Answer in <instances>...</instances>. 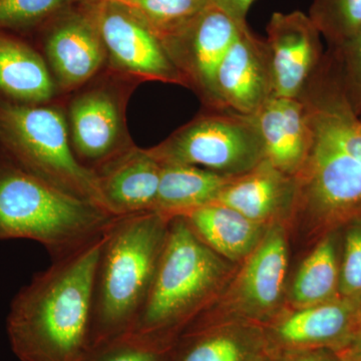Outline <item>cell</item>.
<instances>
[{"mask_svg": "<svg viewBox=\"0 0 361 361\" xmlns=\"http://www.w3.org/2000/svg\"><path fill=\"white\" fill-rule=\"evenodd\" d=\"M161 166L155 212L169 220L214 203L234 178L195 166Z\"/></svg>", "mask_w": 361, "mask_h": 361, "instance_id": "cell-21", "label": "cell"}, {"mask_svg": "<svg viewBox=\"0 0 361 361\" xmlns=\"http://www.w3.org/2000/svg\"><path fill=\"white\" fill-rule=\"evenodd\" d=\"M357 324H358V329L360 330L361 329V304L360 306V310H358L357 312Z\"/></svg>", "mask_w": 361, "mask_h": 361, "instance_id": "cell-34", "label": "cell"}, {"mask_svg": "<svg viewBox=\"0 0 361 361\" xmlns=\"http://www.w3.org/2000/svg\"><path fill=\"white\" fill-rule=\"evenodd\" d=\"M299 99L307 111L310 146L295 176L293 218L326 228L360 220L361 121L326 54Z\"/></svg>", "mask_w": 361, "mask_h": 361, "instance_id": "cell-1", "label": "cell"}, {"mask_svg": "<svg viewBox=\"0 0 361 361\" xmlns=\"http://www.w3.org/2000/svg\"><path fill=\"white\" fill-rule=\"evenodd\" d=\"M267 35L274 96L300 97L324 56L319 30L301 11L275 13Z\"/></svg>", "mask_w": 361, "mask_h": 361, "instance_id": "cell-13", "label": "cell"}, {"mask_svg": "<svg viewBox=\"0 0 361 361\" xmlns=\"http://www.w3.org/2000/svg\"><path fill=\"white\" fill-rule=\"evenodd\" d=\"M118 1H126V0H118Z\"/></svg>", "mask_w": 361, "mask_h": 361, "instance_id": "cell-35", "label": "cell"}, {"mask_svg": "<svg viewBox=\"0 0 361 361\" xmlns=\"http://www.w3.org/2000/svg\"><path fill=\"white\" fill-rule=\"evenodd\" d=\"M161 165H187L225 176H240L265 160L253 115L230 110L200 114L148 149Z\"/></svg>", "mask_w": 361, "mask_h": 361, "instance_id": "cell-7", "label": "cell"}, {"mask_svg": "<svg viewBox=\"0 0 361 361\" xmlns=\"http://www.w3.org/2000/svg\"><path fill=\"white\" fill-rule=\"evenodd\" d=\"M231 265L182 217L173 218L148 296L128 334L172 346L176 334L219 298L231 277Z\"/></svg>", "mask_w": 361, "mask_h": 361, "instance_id": "cell-3", "label": "cell"}, {"mask_svg": "<svg viewBox=\"0 0 361 361\" xmlns=\"http://www.w3.org/2000/svg\"><path fill=\"white\" fill-rule=\"evenodd\" d=\"M179 217L209 248L231 263L243 262L269 228L219 203L209 204Z\"/></svg>", "mask_w": 361, "mask_h": 361, "instance_id": "cell-19", "label": "cell"}, {"mask_svg": "<svg viewBox=\"0 0 361 361\" xmlns=\"http://www.w3.org/2000/svg\"><path fill=\"white\" fill-rule=\"evenodd\" d=\"M172 348L126 334L92 346L80 361H172Z\"/></svg>", "mask_w": 361, "mask_h": 361, "instance_id": "cell-27", "label": "cell"}, {"mask_svg": "<svg viewBox=\"0 0 361 361\" xmlns=\"http://www.w3.org/2000/svg\"><path fill=\"white\" fill-rule=\"evenodd\" d=\"M338 361H361V356L348 348L338 353Z\"/></svg>", "mask_w": 361, "mask_h": 361, "instance_id": "cell-31", "label": "cell"}, {"mask_svg": "<svg viewBox=\"0 0 361 361\" xmlns=\"http://www.w3.org/2000/svg\"><path fill=\"white\" fill-rule=\"evenodd\" d=\"M329 54L342 92L356 115L361 113V30Z\"/></svg>", "mask_w": 361, "mask_h": 361, "instance_id": "cell-28", "label": "cell"}, {"mask_svg": "<svg viewBox=\"0 0 361 361\" xmlns=\"http://www.w3.org/2000/svg\"><path fill=\"white\" fill-rule=\"evenodd\" d=\"M92 0H0V30L30 32L73 7Z\"/></svg>", "mask_w": 361, "mask_h": 361, "instance_id": "cell-23", "label": "cell"}, {"mask_svg": "<svg viewBox=\"0 0 361 361\" xmlns=\"http://www.w3.org/2000/svg\"><path fill=\"white\" fill-rule=\"evenodd\" d=\"M104 236L54 260L14 297L6 329L21 361H80L90 350L94 275Z\"/></svg>", "mask_w": 361, "mask_h": 361, "instance_id": "cell-2", "label": "cell"}, {"mask_svg": "<svg viewBox=\"0 0 361 361\" xmlns=\"http://www.w3.org/2000/svg\"><path fill=\"white\" fill-rule=\"evenodd\" d=\"M361 300L338 297L308 307L296 308L277 323L278 338L290 345H317L353 337L357 332Z\"/></svg>", "mask_w": 361, "mask_h": 361, "instance_id": "cell-20", "label": "cell"}, {"mask_svg": "<svg viewBox=\"0 0 361 361\" xmlns=\"http://www.w3.org/2000/svg\"><path fill=\"white\" fill-rule=\"evenodd\" d=\"M92 13L106 52V68L142 82L186 87L160 35L133 7L118 0H94Z\"/></svg>", "mask_w": 361, "mask_h": 361, "instance_id": "cell-9", "label": "cell"}, {"mask_svg": "<svg viewBox=\"0 0 361 361\" xmlns=\"http://www.w3.org/2000/svg\"><path fill=\"white\" fill-rule=\"evenodd\" d=\"M293 361H330L329 358L325 357L322 355H317V353H312V355H307L302 356V357L298 358Z\"/></svg>", "mask_w": 361, "mask_h": 361, "instance_id": "cell-33", "label": "cell"}, {"mask_svg": "<svg viewBox=\"0 0 361 361\" xmlns=\"http://www.w3.org/2000/svg\"><path fill=\"white\" fill-rule=\"evenodd\" d=\"M153 27L161 39L177 32L194 20L211 0H126Z\"/></svg>", "mask_w": 361, "mask_h": 361, "instance_id": "cell-24", "label": "cell"}, {"mask_svg": "<svg viewBox=\"0 0 361 361\" xmlns=\"http://www.w3.org/2000/svg\"><path fill=\"white\" fill-rule=\"evenodd\" d=\"M341 264L337 258L336 240L323 238L297 271L290 292V307H308L341 297L339 294Z\"/></svg>", "mask_w": 361, "mask_h": 361, "instance_id": "cell-22", "label": "cell"}, {"mask_svg": "<svg viewBox=\"0 0 361 361\" xmlns=\"http://www.w3.org/2000/svg\"><path fill=\"white\" fill-rule=\"evenodd\" d=\"M161 166L148 149L133 146L94 171L104 210L114 217L155 212Z\"/></svg>", "mask_w": 361, "mask_h": 361, "instance_id": "cell-15", "label": "cell"}, {"mask_svg": "<svg viewBox=\"0 0 361 361\" xmlns=\"http://www.w3.org/2000/svg\"><path fill=\"white\" fill-rule=\"evenodd\" d=\"M360 116V121H361V113L360 114V116Z\"/></svg>", "mask_w": 361, "mask_h": 361, "instance_id": "cell-36", "label": "cell"}, {"mask_svg": "<svg viewBox=\"0 0 361 361\" xmlns=\"http://www.w3.org/2000/svg\"><path fill=\"white\" fill-rule=\"evenodd\" d=\"M216 92L223 109L254 115L274 96L272 68L266 40L248 25L240 27L216 75Z\"/></svg>", "mask_w": 361, "mask_h": 361, "instance_id": "cell-14", "label": "cell"}, {"mask_svg": "<svg viewBox=\"0 0 361 361\" xmlns=\"http://www.w3.org/2000/svg\"><path fill=\"white\" fill-rule=\"evenodd\" d=\"M116 218L0 156V240L39 242L54 261L101 238Z\"/></svg>", "mask_w": 361, "mask_h": 361, "instance_id": "cell-5", "label": "cell"}, {"mask_svg": "<svg viewBox=\"0 0 361 361\" xmlns=\"http://www.w3.org/2000/svg\"><path fill=\"white\" fill-rule=\"evenodd\" d=\"M0 156L59 191L104 208L96 176L75 158L63 106L56 102L28 104L0 97Z\"/></svg>", "mask_w": 361, "mask_h": 361, "instance_id": "cell-6", "label": "cell"}, {"mask_svg": "<svg viewBox=\"0 0 361 361\" xmlns=\"http://www.w3.org/2000/svg\"><path fill=\"white\" fill-rule=\"evenodd\" d=\"M310 18L329 47L361 30V0H314Z\"/></svg>", "mask_w": 361, "mask_h": 361, "instance_id": "cell-25", "label": "cell"}, {"mask_svg": "<svg viewBox=\"0 0 361 361\" xmlns=\"http://www.w3.org/2000/svg\"><path fill=\"white\" fill-rule=\"evenodd\" d=\"M287 241L284 224L270 226L243 261L228 290L218 298L219 302L215 301L213 305L226 307L240 317L256 319L276 312L284 299L289 260Z\"/></svg>", "mask_w": 361, "mask_h": 361, "instance_id": "cell-12", "label": "cell"}, {"mask_svg": "<svg viewBox=\"0 0 361 361\" xmlns=\"http://www.w3.org/2000/svg\"><path fill=\"white\" fill-rule=\"evenodd\" d=\"M242 25H245L211 4L184 27L161 39L186 87L194 90L207 109H223L216 92V75Z\"/></svg>", "mask_w": 361, "mask_h": 361, "instance_id": "cell-10", "label": "cell"}, {"mask_svg": "<svg viewBox=\"0 0 361 361\" xmlns=\"http://www.w3.org/2000/svg\"><path fill=\"white\" fill-rule=\"evenodd\" d=\"M170 221L157 212L118 217L104 233L94 275L90 348L132 329L153 283Z\"/></svg>", "mask_w": 361, "mask_h": 361, "instance_id": "cell-4", "label": "cell"}, {"mask_svg": "<svg viewBox=\"0 0 361 361\" xmlns=\"http://www.w3.org/2000/svg\"><path fill=\"white\" fill-rule=\"evenodd\" d=\"M344 239L339 272V294L361 300V219L350 223Z\"/></svg>", "mask_w": 361, "mask_h": 361, "instance_id": "cell-29", "label": "cell"}, {"mask_svg": "<svg viewBox=\"0 0 361 361\" xmlns=\"http://www.w3.org/2000/svg\"><path fill=\"white\" fill-rule=\"evenodd\" d=\"M92 1L73 7L44 25L42 54L59 96L80 89L106 68V52Z\"/></svg>", "mask_w": 361, "mask_h": 361, "instance_id": "cell-11", "label": "cell"}, {"mask_svg": "<svg viewBox=\"0 0 361 361\" xmlns=\"http://www.w3.org/2000/svg\"><path fill=\"white\" fill-rule=\"evenodd\" d=\"M351 339H353V342H351L350 348L361 356V329L355 332V336L351 337Z\"/></svg>", "mask_w": 361, "mask_h": 361, "instance_id": "cell-32", "label": "cell"}, {"mask_svg": "<svg viewBox=\"0 0 361 361\" xmlns=\"http://www.w3.org/2000/svg\"><path fill=\"white\" fill-rule=\"evenodd\" d=\"M296 192L295 177L284 174L264 160L245 174L233 178L214 203L270 227L293 218Z\"/></svg>", "mask_w": 361, "mask_h": 361, "instance_id": "cell-16", "label": "cell"}, {"mask_svg": "<svg viewBox=\"0 0 361 361\" xmlns=\"http://www.w3.org/2000/svg\"><path fill=\"white\" fill-rule=\"evenodd\" d=\"M139 82L108 68L71 92L63 106L73 154L94 173L135 142L128 130V102Z\"/></svg>", "mask_w": 361, "mask_h": 361, "instance_id": "cell-8", "label": "cell"}, {"mask_svg": "<svg viewBox=\"0 0 361 361\" xmlns=\"http://www.w3.org/2000/svg\"><path fill=\"white\" fill-rule=\"evenodd\" d=\"M265 161L295 177L310 146L307 111L299 97H271L253 115Z\"/></svg>", "mask_w": 361, "mask_h": 361, "instance_id": "cell-17", "label": "cell"}, {"mask_svg": "<svg viewBox=\"0 0 361 361\" xmlns=\"http://www.w3.org/2000/svg\"><path fill=\"white\" fill-rule=\"evenodd\" d=\"M254 0H211L214 6L229 14L240 25H246V16Z\"/></svg>", "mask_w": 361, "mask_h": 361, "instance_id": "cell-30", "label": "cell"}, {"mask_svg": "<svg viewBox=\"0 0 361 361\" xmlns=\"http://www.w3.org/2000/svg\"><path fill=\"white\" fill-rule=\"evenodd\" d=\"M59 96L42 52L16 33L0 30V97L42 104L56 102Z\"/></svg>", "mask_w": 361, "mask_h": 361, "instance_id": "cell-18", "label": "cell"}, {"mask_svg": "<svg viewBox=\"0 0 361 361\" xmlns=\"http://www.w3.org/2000/svg\"><path fill=\"white\" fill-rule=\"evenodd\" d=\"M172 361H247L250 353L238 336L224 331L190 332Z\"/></svg>", "mask_w": 361, "mask_h": 361, "instance_id": "cell-26", "label": "cell"}]
</instances>
